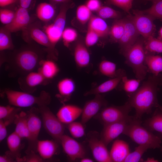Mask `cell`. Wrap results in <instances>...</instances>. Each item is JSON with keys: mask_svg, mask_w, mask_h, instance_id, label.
Wrapping results in <instances>:
<instances>
[{"mask_svg": "<svg viewBox=\"0 0 162 162\" xmlns=\"http://www.w3.org/2000/svg\"><path fill=\"white\" fill-rule=\"evenodd\" d=\"M159 36L158 38L162 40V27L160 28L158 32Z\"/></svg>", "mask_w": 162, "mask_h": 162, "instance_id": "56", "label": "cell"}, {"mask_svg": "<svg viewBox=\"0 0 162 162\" xmlns=\"http://www.w3.org/2000/svg\"><path fill=\"white\" fill-rule=\"evenodd\" d=\"M146 161V162H157L159 161L158 160L154 158H148Z\"/></svg>", "mask_w": 162, "mask_h": 162, "instance_id": "55", "label": "cell"}, {"mask_svg": "<svg viewBox=\"0 0 162 162\" xmlns=\"http://www.w3.org/2000/svg\"><path fill=\"white\" fill-rule=\"evenodd\" d=\"M50 1L53 4H64L71 3L72 0H50Z\"/></svg>", "mask_w": 162, "mask_h": 162, "instance_id": "53", "label": "cell"}, {"mask_svg": "<svg viewBox=\"0 0 162 162\" xmlns=\"http://www.w3.org/2000/svg\"><path fill=\"white\" fill-rule=\"evenodd\" d=\"M15 12L9 9H1L0 10V21L1 22L7 25L12 20Z\"/></svg>", "mask_w": 162, "mask_h": 162, "instance_id": "46", "label": "cell"}, {"mask_svg": "<svg viewBox=\"0 0 162 162\" xmlns=\"http://www.w3.org/2000/svg\"><path fill=\"white\" fill-rule=\"evenodd\" d=\"M100 38L96 33L91 29L87 28L84 41L86 45L88 48L96 44Z\"/></svg>", "mask_w": 162, "mask_h": 162, "instance_id": "45", "label": "cell"}, {"mask_svg": "<svg viewBox=\"0 0 162 162\" xmlns=\"http://www.w3.org/2000/svg\"><path fill=\"white\" fill-rule=\"evenodd\" d=\"M148 149V148L146 146L138 145L134 151L129 153L124 162H140L142 160L143 154Z\"/></svg>", "mask_w": 162, "mask_h": 162, "instance_id": "42", "label": "cell"}, {"mask_svg": "<svg viewBox=\"0 0 162 162\" xmlns=\"http://www.w3.org/2000/svg\"><path fill=\"white\" fill-rule=\"evenodd\" d=\"M93 99L85 104L81 115V122L85 124L96 115L106 105V101L102 94L94 95Z\"/></svg>", "mask_w": 162, "mask_h": 162, "instance_id": "13", "label": "cell"}, {"mask_svg": "<svg viewBox=\"0 0 162 162\" xmlns=\"http://www.w3.org/2000/svg\"><path fill=\"white\" fill-rule=\"evenodd\" d=\"M144 39L139 38L124 54L126 64L132 68L136 79H144L148 70L145 64L146 52Z\"/></svg>", "mask_w": 162, "mask_h": 162, "instance_id": "2", "label": "cell"}, {"mask_svg": "<svg viewBox=\"0 0 162 162\" xmlns=\"http://www.w3.org/2000/svg\"><path fill=\"white\" fill-rule=\"evenodd\" d=\"M30 21V17L27 9L20 7L15 12L12 20L4 27L10 32H16L26 29Z\"/></svg>", "mask_w": 162, "mask_h": 162, "instance_id": "15", "label": "cell"}, {"mask_svg": "<svg viewBox=\"0 0 162 162\" xmlns=\"http://www.w3.org/2000/svg\"><path fill=\"white\" fill-rule=\"evenodd\" d=\"M97 16L103 19H120L122 14L119 12L106 6L102 5L96 12Z\"/></svg>", "mask_w": 162, "mask_h": 162, "instance_id": "39", "label": "cell"}, {"mask_svg": "<svg viewBox=\"0 0 162 162\" xmlns=\"http://www.w3.org/2000/svg\"><path fill=\"white\" fill-rule=\"evenodd\" d=\"M84 125L81 122L75 121L67 125L68 130L72 137L79 138L83 137L85 134Z\"/></svg>", "mask_w": 162, "mask_h": 162, "instance_id": "40", "label": "cell"}, {"mask_svg": "<svg viewBox=\"0 0 162 162\" xmlns=\"http://www.w3.org/2000/svg\"><path fill=\"white\" fill-rule=\"evenodd\" d=\"M132 117L126 120L104 125L101 139L107 145L121 134H123L128 125L133 119Z\"/></svg>", "mask_w": 162, "mask_h": 162, "instance_id": "12", "label": "cell"}, {"mask_svg": "<svg viewBox=\"0 0 162 162\" xmlns=\"http://www.w3.org/2000/svg\"><path fill=\"white\" fill-rule=\"evenodd\" d=\"M11 33L4 27L0 29V50L3 51L13 49L14 45L11 36Z\"/></svg>", "mask_w": 162, "mask_h": 162, "instance_id": "37", "label": "cell"}, {"mask_svg": "<svg viewBox=\"0 0 162 162\" xmlns=\"http://www.w3.org/2000/svg\"><path fill=\"white\" fill-rule=\"evenodd\" d=\"M144 48L146 54L162 53V40L154 36L144 39Z\"/></svg>", "mask_w": 162, "mask_h": 162, "instance_id": "32", "label": "cell"}, {"mask_svg": "<svg viewBox=\"0 0 162 162\" xmlns=\"http://www.w3.org/2000/svg\"><path fill=\"white\" fill-rule=\"evenodd\" d=\"M80 161L81 162H92L94 161L92 159L85 157L81 159Z\"/></svg>", "mask_w": 162, "mask_h": 162, "instance_id": "54", "label": "cell"}, {"mask_svg": "<svg viewBox=\"0 0 162 162\" xmlns=\"http://www.w3.org/2000/svg\"><path fill=\"white\" fill-rule=\"evenodd\" d=\"M140 123V120L134 117L123 134L129 137L138 145L146 146L149 149L160 148L162 143L160 137L142 126Z\"/></svg>", "mask_w": 162, "mask_h": 162, "instance_id": "4", "label": "cell"}, {"mask_svg": "<svg viewBox=\"0 0 162 162\" xmlns=\"http://www.w3.org/2000/svg\"><path fill=\"white\" fill-rule=\"evenodd\" d=\"M20 6L28 8L30 6L32 0H19Z\"/></svg>", "mask_w": 162, "mask_h": 162, "instance_id": "52", "label": "cell"}, {"mask_svg": "<svg viewBox=\"0 0 162 162\" xmlns=\"http://www.w3.org/2000/svg\"><path fill=\"white\" fill-rule=\"evenodd\" d=\"M16 0H0V6L3 7L14 3Z\"/></svg>", "mask_w": 162, "mask_h": 162, "instance_id": "51", "label": "cell"}, {"mask_svg": "<svg viewBox=\"0 0 162 162\" xmlns=\"http://www.w3.org/2000/svg\"><path fill=\"white\" fill-rule=\"evenodd\" d=\"M38 111L42 118L43 127L47 133L58 143L64 134V127L47 106L39 107Z\"/></svg>", "mask_w": 162, "mask_h": 162, "instance_id": "6", "label": "cell"}, {"mask_svg": "<svg viewBox=\"0 0 162 162\" xmlns=\"http://www.w3.org/2000/svg\"><path fill=\"white\" fill-rule=\"evenodd\" d=\"M14 122L15 125L14 131L22 138L28 140L29 133L27 113L21 111L16 115Z\"/></svg>", "mask_w": 162, "mask_h": 162, "instance_id": "23", "label": "cell"}, {"mask_svg": "<svg viewBox=\"0 0 162 162\" xmlns=\"http://www.w3.org/2000/svg\"><path fill=\"white\" fill-rule=\"evenodd\" d=\"M44 32L50 42L54 49L55 46L62 38L63 31L55 26L52 23L45 26Z\"/></svg>", "mask_w": 162, "mask_h": 162, "instance_id": "34", "label": "cell"}, {"mask_svg": "<svg viewBox=\"0 0 162 162\" xmlns=\"http://www.w3.org/2000/svg\"><path fill=\"white\" fill-rule=\"evenodd\" d=\"M59 70L56 63L50 59L43 60L38 70L46 80L54 78L58 74Z\"/></svg>", "mask_w": 162, "mask_h": 162, "instance_id": "24", "label": "cell"}, {"mask_svg": "<svg viewBox=\"0 0 162 162\" xmlns=\"http://www.w3.org/2000/svg\"><path fill=\"white\" fill-rule=\"evenodd\" d=\"M78 37V33L75 29L71 27H67L65 28L63 31L62 38L64 45L68 47L71 43L77 39Z\"/></svg>", "mask_w": 162, "mask_h": 162, "instance_id": "41", "label": "cell"}, {"mask_svg": "<svg viewBox=\"0 0 162 162\" xmlns=\"http://www.w3.org/2000/svg\"><path fill=\"white\" fill-rule=\"evenodd\" d=\"M138 79H129L126 76H124L122 79V88L126 92L128 96L135 92L139 88L140 82Z\"/></svg>", "mask_w": 162, "mask_h": 162, "instance_id": "36", "label": "cell"}, {"mask_svg": "<svg viewBox=\"0 0 162 162\" xmlns=\"http://www.w3.org/2000/svg\"><path fill=\"white\" fill-rule=\"evenodd\" d=\"M158 135L162 141V134H159ZM161 151L162 152V147H161Z\"/></svg>", "mask_w": 162, "mask_h": 162, "instance_id": "59", "label": "cell"}, {"mask_svg": "<svg viewBox=\"0 0 162 162\" xmlns=\"http://www.w3.org/2000/svg\"><path fill=\"white\" fill-rule=\"evenodd\" d=\"M124 23L123 34L118 42L121 52L123 55L135 42L140 35L130 14L123 18Z\"/></svg>", "mask_w": 162, "mask_h": 162, "instance_id": "10", "label": "cell"}, {"mask_svg": "<svg viewBox=\"0 0 162 162\" xmlns=\"http://www.w3.org/2000/svg\"><path fill=\"white\" fill-rule=\"evenodd\" d=\"M26 154L23 158H21L19 162H42L44 161L39 154H36V152H32Z\"/></svg>", "mask_w": 162, "mask_h": 162, "instance_id": "47", "label": "cell"}, {"mask_svg": "<svg viewBox=\"0 0 162 162\" xmlns=\"http://www.w3.org/2000/svg\"><path fill=\"white\" fill-rule=\"evenodd\" d=\"M11 123L8 121L0 119V142L5 139L7 134V127Z\"/></svg>", "mask_w": 162, "mask_h": 162, "instance_id": "49", "label": "cell"}, {"mask_svg": "<svg viewBox=\"0 0 162 162\" xmlns=\"http://www.w3.org/2000/svg\"><path fill=\"white\" fill-rule=\"evenodd\" d=\"M29 33L31 38L38 44L50 50L53 51L54 50L44 31L38 27H34L30 29Z\"/></svg>", "mask_w": 162, "mask_h": 162, "instance_id": "29", "label": "cell"}, {"mask_svg": "<svg viewBox=\"0 0 162 162\" xmlns=\"http://www.w3.org/2000/svg\"><path fill=\"white\" fill-rule=\"evenodd\" d=\"M160 111H155L152 117L146 121L145 125L149 130L162 134V112Z\"/></svg>", "mask_w": 162, "mask_h": 162, "instance_id": "33", "label": "cell"}, {"mask_svg": "<svg viewBox=\"0 0 162 162\" xmlns=\"http://www.w3.org/2000/svg\"><path fill=\"white\" fill-rule=\"evenodd\" d=\"M87 28L94 32L100 38L109 35L110 28L104 19L98 16L93 15L88 23Z\"/></svg>", "mask_w": 162, "mask_h": 162, "instance_id": "22", "label": "cell"}, {"mask_svg": "<svg viewBox=\"0 0 162 162\" xmlns=\"http://www.w3.org/2000/svg\"><path fill=\"white\" fill-rule=\"evenodd\" d=\"M59 144L71 160L80 159L85 157L86 151L84 147L73 137L64 134L60 139Z\"/></svg>", "mask_w": 162, "mask_h": 162, "instance_id": "11", "label": "cell"}, {"mask_svg": "<svg viewBox=\"0 0 162 162\" xmlns=\"http://www.w3.org/2000/svg\"><path fill=\"white\" fill-rule=\"evenodd\" d=\"M22 138L14 131L7 138V143L9 152L16 158L18 162L21 158L20 152L21 147Z\"/></svg>", "mask_w": 162, "mask_h": 162, "instance_id": "27", "label": "cell"}, {"mask_svg": "<svg viewBox=\"0 0 162 162\" xmlns=\"http://www.w3.org/2000/svg\"><path fill=\"white\" fill-rule=\"evenodd\" d=\"M92 16V12L85 4H81L77 8L76 17L81 24L84 25L88 23Z\"/></svg>", "mask_w": 162, "mask_h": 162, "instance_id": "38", "label": "cell"}, {"mask_svg": "<svg viewBox=\"0 0 162 162\" xmlns=\"http://www.w3.org/2000/svg\"><path fill=\"white\" fill-rule=\"evenodd\" d=\"M145 2H152V3L158 0H142Z\"/></svg>", "mask_w": 162, "mask_h": 162, "instance_id": "57", "label": "cell"}, {"mask_svg": "<svg viewBox=\"0 0 162 162\" xmlns=\"http://www.w3.org/2000/svg\"><path fill=\"white\" fill-rule=\"evenodd\" d=\"M24 77L23 80L20 81L21 84L23 83L26 88H32L43 83L46 80L42 74L38 71L30 72Z\"/></svg>", "mask_w": 162, "mask_h": 162, "instance_id": "28", "label": "cell"}, {"mask_svg": "<svg viewBox=\"0 0 162 162\" xmlns=\"http://www.w3.org/2000/svg\"><path fill=\"white\" fill-rule=\"evenodd\" d=\"M133 21L140 35H141L145 40L154 36L156 30L154 22L155 19L142 10H133Z\"/></svg>", "mask_w": 162, "mask_h": 162, "instance_id": "8", "label": "cell"}, {"mask_svg": "<svg viewBox=\"0 0 162 162\" xmlns=\"http://www.w3.org/2000/svg\"><path fill=\"white\" fill-rule=\"evenodd\" d=\"M5 94L9 104L17 107L26 108L37 105L39 106H47L50 102L49 94L42 91L38 96L30 93L9 89L5 90Z\"/></svg>", "mask_w": 162, "mask_h": 162, "instance_id": "5", "label": "cell"}, {"mask_svg": "<svg viewBox=\"0 0 162 162\" xmlns=\"http://www.w3.org/2000/svg\"><path fill=\"white\" fill-rule=\"evenodd\" d=\"M152 3L150 8L142 11L155 19H158L162 20V0H158Z\"/></svg>", "mask_w": 162, "mask_h": 162, "instance_id": "43", "label": "cell"}, {"mask_svg": "<svg viewBox=\"0 0 162 162\" xmlns=\"http://www.w3.org/2000/svg\"><path fill=\"white\" fill-rule=\"evenodd\" d=\"M124 29L123 19L115 20L110 29L109 35L111 40L118 43L123 34Z\"/></svg>", "mask_w": 162, "mask_h": 162, "instance_id": "31", "label": "cell"}, {"mask_svg": "<svg viewBox=\"0 0 162 162\" xmlns=\"http://www.w3.org/2000/svg\"><path fill=\"white\" fill-rule=\"evenodd\" d=\"M132 107L127 101L122 106H111L104 107L98 116L99 120L104 125L127 119Z\"/></svg>", "mask_w": 162, "mask_h": 162, "instance_id": "7", "label": "cell"}, {"mask_svg": "<svg viewBox=\"0 0 162 162\" xmlns=\"http://www.w3.org/2000/svg\"><path fill=\"white\" fill-rule=\"evenodd\" d=\"M82 108L76 105L64 104L58 109L56 116L64 124L75 121L81 116Z\"/></svg>", "mask_w": 162, "mask_h": 162, "instance_id": "16", "label": "cell"}, {"mask_svg": "<svg viewBox=\"0 0 162 162\" xmlns=\"http://www.w3.org/2000/svg\"><path fill=\"white\" fill-rule=\"evenodd\" d=\"M130 152L128 144L123 140L118 139L113 142L110 154L112 162H124Z\"/></svg>", "mask_w": 162, "mask_h": 162, "instance_id": "20", "label": "cell"}, {"mask_svg": "<svg viewBox=\"0 0 162 162\" xmlns=\"http://www.w3.org/2000/svg\"><path fill=\"white\" fill-rule=\"evenodd\" d=\"M126 75L124 70L120 69L118 74L116 76L110 78L99 85L86 92L85 96L92 95L102 94L110 92L116 88L121 83L122 77Z\"/></svg>", "mask_w": 162, "mask_h": 162, "instance_id": "17", "label": "cell"}, {"mask_svg": "<svg viewBox=\"0 0 162 162\" xmlns=\"http://www.w3.org/2000/svg\"><path fill=\"white\" fill-rule=\"evenodd\" d=\"M85 4L92 12L96 13L103 5L100 0H87Z\"/></svg>", "mask_w": 162, "mask_h": 162, "instance_id": "48", "label": "cell"}, {"mask_svg": "<svg viewBox=\"0 0 162 162\" xmlns=\"http://www.w3.org/2000/svg\"><path fill=\"white\" fill-rule=\"evenodd\" d=\"M98 70L101 74L110 78L117 76L120 70V69L117 70L115 63L106 59L103 60L100 62Z\"/></svg>", "mask_w": 162, "mask_h": 162, "instance_id": "30", "label": "cell"}, {"mask_svg": "<svg viewBox=\"0 0 162 162\" xmlns=\"http://www.w3.org/2000/svg\"><path fill=\"white\" fill-rule=\"evenodd\" d=\"M162 85V75H152L129 96L128 101L135 110V118L140 120L144 114L150 113L153 107H158L157 92Z\"/></svg>", "mask_w": 162, "mask_h": 162, "instance_id": "1", "label": "cell"}, {"mask_svg": "<svg viewBox=\"0 0 162 162\" xmlns=\"http://www.w3.org/2000/svg\"><path fill=\"white\" fill-rule=\"evenodd\" d=\"M133 2V0H105V2L107 5L117 7L130 14Z\"/></svg>", "mask_w": 162, "mask_h": 162, "instance_id": "44", "label": "cell"}, {"mask_svg": "<svg viewBox=\"0 0 162 162\" xmlns=\"http://www.w3.org/2000/svg\"><path fill=\"white\" fill-rule=\"evenodd\" d=\"M16 161V158L8 151L4 154L0 156V162H14Z\"/></svg>", "mask_w": 162, "mask_h": 162, "instance_id": "50", "label": "cell"}, {"mask_svg": "<svg viewBox=\"0 0 162 162\" xmlns=\"http://www.w3.org/2000/svg\"><path fill=\"white\" fill-rule=\"evenodd\" d=\"M88 142L95 160L98 162H112L107 145L101 139L96 136L90 137Z\"/></svg>", "mask_w": 162, "mask_h": 162, "instance_id": "14", "label": "cell"}, {"mask_svg": "<svg viewBox=\"0 0 162 162\" xmlns=\"http://www.w3.org/2000/svg\"><path fill=\"white\" fill-rule=\"evenodd\" d=\"M88 48L84 41L80 40H77L74 45V59L76 67L79 68H86L90 64L91 56Z\"/></svg>", "mask_w": 162, "mask_h": 162, "instance_id": "18", "label": "cell"}, {"mask_svg": "<svg viewBox=\"0 0 162 162\" xmlns=\"http://www.w3.org/2000/svg\"><path fill=\"white\" fill-rule=\"evenodd\" d=\"M162 112V106L160 105H158L157 107Z\"/></svg>", "mask_w": 162, "mask_h": 162, "instance_id": "58", "label": "cell"}, {"mask_svg": "<svg viewBox=\"0 0 162 162\" xmlns=\"http://www.w3.org/2000/svg\"><path fill=\"white\" fill-rule=\"evenodd\" d=\"M43 60L38 52L32 49L26 48L15 53L9 61V64L14 71L25 76L39 67Z\"/></svg>", "mask_w": 162, "mask_h": 162, "instance_id": "3", "label": "cell"}, {"mask_svg": "<svg viewBox=\"0 0 162 162\" xmlns=\"http://www.w3.org/2000/svg\"><path fill=\"white\" fill-rule=\"evenodd\" d=\"M27 115L29 137L27 140L28 146L26 152V154L37 152V143L42 124L35 109L30 110Z\"/></svg>", "mask_w": 162, "mask_h": 162, "instance_id": "9", "label": "cell"}, {"mask_svg": "<svg viewBox=\"0 0 162 162\" xmlns=\"http://www.w3.org/2000/svg\"><path fill=\"white\" fill-rule=\"evenodd\" d=\"M76 88L73 79L69 77L63 78L59 81L57 84L58 92L57 97L61 102H66L70 99Z\"/></svg>", "mask_w": 162, "mask_h": 162, "instance_id": "19", "label": "cell"}, {"mask_svg": "<svg viewBox=\"0 0 162 162\" xmlns=\"http://www.w3.org/2000/svg\"><path fill=\"white\" fill-rule=\"evenodd\" d=\"M20 108L11 105L0 106V119L14 122L16 115L19 112Z\"/></svg>", "mask_w": 162, "mask_h": 162, "instance_id": "35", "label": "cell"}, {"mask_svg": "<svg viewBox=\"0 0 162 162\" xmlns=\"http://www.w3.org/2000/svg\"><path fill=\"white\" fill-rule=\"evenodd\" d=\"M145 64L148 72L158 75L162 72V57L154 54H146Z\"/></svg>", "mask_w": 162, "mask_h": 162, "instance_id": "25", "label": "cell"}, {"mask_svg": "<svg viewBox=\"0 0 162 162\" xmlns=\"http://www.w3.org/2000/svg\"><path fill=\"white\" fill-rule=\"evenodd\" d=\"M58 144L54 140H38L36 145V151L44 160L50 159L57 153Z\"/></svg>", "mask_w": 162, "mask_h": 162, "instance_id": "21", "label": "cell"}, {"mask_svg": "<svg viewBox=\"0 0 162 162\" xmlns=\"http://www.w3.org/2000/svg\"><path fill=\"white\" fill-rule=\"evenodd\" d=\"M56 14L54 6L50 3L43 2L37 6L36 14L38 18L44 22H48L51 20Z\"/></svg>", "mask_w": 162, "mask_h": 162, "instance_id": "26", "label": "cell"}]
</instances>
